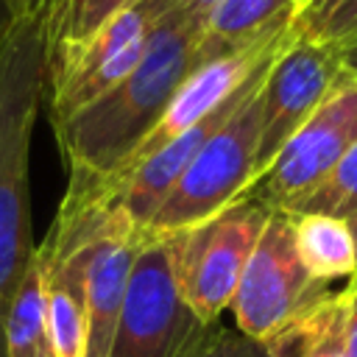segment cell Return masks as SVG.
Here are the masks:
<instances>
[{
    "label": "cell",
    "instance_id": "1",
    "mask_svg": "<svg viewBox=\"0 0 357 357\" xmlns=\"http://www.w3.org/2000/svg\"><path fill=\"white\" fill-rule=\"evenodd\" d=\"M204 25V17L178 3L153 31L142 61L117 86L53 128L70 176L67 192L95 190L142 145L195 70Z\"/></svg>",
    "mask_w": 357,
    "mask_h": 357
},
{
    "label": "cell",
    "instance_id": "2",
    "mask_svg": "<svg viewBox=\"0 0 357 357\" xmlns=\"http://www.w3.org/2000/svg\"><path fill=\"white\" fill-rule=\"evenodd\" d=\"M47 3L0 36V357L6 318L36 245L31 243V137L45 100Z\"/></svg>",
    "mask_w": 357,
    "mask_h": 357
},
{
    "label": "cell",
    "instance_id": "3",
    "mask_svg": "<svg viewBox=\"0 0 357 357\" xmlns=\"http://www.w3.org/2000/svg\"><path fill=\"white\" fill-rule=\"evenodd\" d=\"M262 95L265 84L254 89V95H248L226 120V126L212 134V139L198 151L192 165L184 170L173 192L148 223V237H173L178 231H187L254 192L262 131Z\"/></svg>",
    "mask_w": 357,
    "mask_h": 357
},
{
    "label": "cell",
    "instance_id": "4",
    "mask_svg": "<svg viewBox=\"0 0 357 357\" xmlns=\"http://www.w3.org/2000/svg\"><path fill=\"white\" fill-rule=\"evenodd\" d=\"M215 326L204 324L184 301L170 237L145 234L109 357H198Z\"/></svg>",
    "mask_w": 357,
    "mask_h": 357
},
{
    "label": "cell",
    "instance_id": "5",
    "mask_svg": "<svg viewBox=\"0 0 357 357\" xmlns=\"http://www.w3.org/2000/svg\"><path fill=\"white\" fill-rule=\"evenodd\" d=\"M181 0H139L86 42L47 59L45 100L50 126H61L117 86L145 56L159 22Z\"/></svg>",
    "mask_w": 357,
    "mask_h": 357
},
{
    "label": "cell",
    "instance_id": "6",
    "mask_svg": "<svg viewBox=\"0 0 357 357\" xmlns=\"http://www.w3.org/2000/svg\"><path fill=\"white\" fill-rule=\"evenodd\" d=\"M271 212L273 206L248 192L209 220L170 237L181 296L204 324L215 326L229 310Z\"/></svg>",
    "mask_w": 357,
    "mask_h": 357
},
{
    "label": "cell",
    "instance_id": "7",
    "mask_svg": "<svg viewBox=\"0 0 357 357\" xmlns=\"http://www.w3.org/2000/svg\"><path fill=\"white\" fill-rule=\"evenodd\" d=\"M329 293V284L312 279L296 251L293 215L273 209L248 257L229 310L237 332L265 343Z\"/></svg>",
    "mask_w": 357,
    "mask_h": 357
},
{
    "label": "cell",
    "instance_id": "8",
    "mask_svg": "<svg viewBox=\"0 0 357 357\" xmlns=\"http://www.w3.org/2000/svg\"><path fill=\"white\" fill-rule=\"evenodd\" d=\"M357 145V78L340 73L315 114L293 134L254 192L273 209L290 212Z\"/></svg>",
    "mask_w": 357,
    "mask_h": 357
},
{
    "label": "cell",
    "instance_id": "9",
    "mask_svg": "<svg viewBox=\"0 0 357 357\" xmlns=\"http://www.w3.org/2000/svg\"><path fill=\"white\" fill-rule=\"evenodd\" d=\"M343 67L335 45L296 39L271 67L262 95V131L257 151V184L293 139V134L315 114L337 84Z\"/></svg>",
    "mask_w": 357,
    "mask_h": 357
},
{
    "label": "cell",
    "instance_id": "10",
    "mask_svg": "<svg viewBox=\"0 0 357 357\" xmlns=\"http://www.w3.org/2000/svg\"><path fill=\"white\" fill-rule=\"evenodd\" d=\"M145 231L137 229L128 215L112 206L106 223L86 243L84 268V307H86V357H109L126 284L137 259Z\"/></svg>",
    "mask_w": 357,
    "mask_h": 357
},
{
    "label": "cell",
    "instance_id": "11",
    "mask_svg": "<svg viewBox=\"0 0 357 357\" xmlns=\"http://www.w3.org/2000/svg\"><path fill=\"white\" fill-rule=\"evenodd\" d=\"M293 20V0H220L195 47V67L243 53Z\"/></svg>",
    "mask_w": 357,
    "mask_h": 357
},
{
    "label": "cell",
    "instance_id": "12",
    "mask_svg": "<svg viewBox=\"0 0 357 357\" xmlns=\"http://www.w3.org/2000/svg\"><path fill=\"white\" fill-rule=\"evenodd\" d=\"M268 357H349L346 296L332 290L301 318L265 340Z\"/></svg>",
    "mask_w": 357,
    "mask_h": 357
},
{
    "label": "cell",
    "instance_id": "13",
    "mask_svg": "<svg viewBox=\"0 0 357 357\" xmlns=\"http://www.w3.org/2000/svg\"><path fill=\"white\" fill-rule=\"evenodd\" d=\"M6 357H50L47 343V254L36 245L22 284L11 301L6 329Z\"/></svg>",
    "mask_w": 357,
    "mask_h": 357
},
{
    "label": "cell",
    "instance_id": "14",
    "mask_svg": "<svg viewBox=\"0 0 357 357\" xmlns=\"http://www.w3.org/2000/svg\"><path fill=\"white\" fill-rule=\"evenodd\" d=\"M293 237L312 279L329 284L332 279L357 273V245L349 220L332 215H293Z\"/></svg>",
    "mask_w": 357,
    "mask_h": 357
},
{
    "label": "cell",
    "instance_id": "15",
    "mask_svg": "<svg viewBox=\"0 0 357 357\" xmlns=\"http://www.w3.org/2000/svg\"><path fill=\"white\" fill-rule=\"evenodd\" d=\"M139 0H47L45 14V42L47 59L86 42L117 14L128 11Z\"/></svg>",
    "mask_w": 357,
    "mask_h": 357
},
{
    "label": "cell",
    "instance_id": "16",
    "mask_svg": "<svg viewBox=\"0 0 357 357\" xmlns=\"http://www.w3.org/2000/svg\"><path fill=\"white\" fill-rule=\"evenodd\" d=\"M290 215H332L340 220L357 215V145L304 201L290 209Z\"/></svg>",
    "mask_w": 357,
    "mask_h": 357
},
{
    "label": "cell",
    "instance_id": "17",
    "mask_svg": "<svg viewBox=\"0 0 357 357\" xmlns=\"http://www.w3.org/2000/svg\"><path fill=\"white\" fill-rule=\"evenodd\" d=\"M307 39L326 42V45H335V47L357 39V0H340L332 8V14Z\"/></svg>",
    "mask_w": 357,
    "mask_h": 357
},
{
    "label": "cell",
    "instance_id": "18",
    "mask_svg": "<svg viewBox=\"0 0 357 357\" xmlns=\"http://www.w3.org/2000/svg\"><path fill=\"white\" fill-rule=\"evenodd\" d=\"M198 357H268V351L265 343L251 340L237 329L215 326Z\"/></svg>",
    "mask_w": 357,
    "mask_h": 357
},
{
    "label": "cell",
    "instance_id": "19",
    "mask_svg": "<svg viewBox=\"0 0 357 357\" xmlns=\"http://www.w3.org/2000/svg\"><path fill=\"white\" fill-rule=\"evenodd\" d=\"M337 3H340V0H312V3L307 6V11L293 22V25H296V33H298L301 39H307V36L332 14V8H335Z\"/></svg>",
    "mask_w": 357,
    "mask_h": 357
},
{
    "label": "cell",
    "instance_id": "20",
    "mask_svg": "<svg viewBox=\"0 0 357 357\" xmlns=\"http://www.w3.org/2000/svg\"><path fill=\"white\" fill-rule=\"evenodd\" d=\"M346 335H349V357H357V273L349 276L346 287Z\"/></svg>",
    "mask_w": 357,
    "mask_h": 357
},
{
    "label": "cell",
    "instance_id": "21",
    "mask_svg": "<svg viewBox=\"0 0 357 357\" xmlns=\"http://www.w3.org/2000/svg\"><path fill=\"white\" fill-rule=\"evenodd\" d=\"M337 53H340V67H343V73L351 75V78H357V39L340 45Z\"/></svg>",
    "mask_w": 357,
    "mask_h": 357
},
{
    "label": "cell",
    "instance_id": "22",
    "mask_svg": "<svg viewBox=\"0 0 357 357\" xmlns=\"http://www.w3.org/2000/svg\"><path fill=\"white\" fill-rule=\"evenodd\" d=\"M3 3H6V8L11 11V17L20 20V17H28V14L39 11L47 0H3Z\"/></svg>",
    "mask_w": 357,
    "mask_h": 357
},
{
    "label": "cell",
    "instance_id": "23",
    "mask_svg": "<svg viewBox=\"0 0 357 357\" xmlns=\"http://www.w3.org/2000/svg\"><path fill=\"white\" fill-rule=\"evenodd\" d=\"M218 3H220V0H181V6H184L187 11H192V14L204 17V20H209V14H212V8H215Z\"/></svg>",
    "mask_w": 357,
    "mask_h": 357
},
{
    "label": "cell",
    "instance_id": "24",
    "mask_svg": "<svg viewBox=\"0 0 357 357\" xmlns=\"http://www.w3.org/2000/svg\"><path fill=\"white\" fill-rule=\"evenodd\" d=\"M11 22H14V17H11V11H8V8H6V3H3V0H0V36H3V33H6V28H8V25H11Z\"/></svg>",
    "mask_w": 357,
    "mask_h": 357
},
{
    "label": "cell",
    "instance_id": "25",
    "mask_svg": "<svg viewBox=\"0 0 357 357\" xmlns=\"http://www.w3.org/2000/svg\"><path fill=\"white\" fill-rule=\"evenodd\" d=\"M310 3H312V0H293V20H298V17L307 11Z\"/></svg>",
    "mask_w": 357,
    "mask_h": 357
},
{
    "label": "cell",
    "instance_id": "26",
    "mask_svg": "<svg viewBox=\"0 0 357 357\" xmlns=\"http://www.w3.org/2000/svg\"><path fill=\"white\" fill-rule=\"evenodd\" d=\"M349 226H351V234H354V245H357V215L349 218Z\"/></svg>",
    "mask_w": 357,
    "mask_h": 357
}]
</instances>
